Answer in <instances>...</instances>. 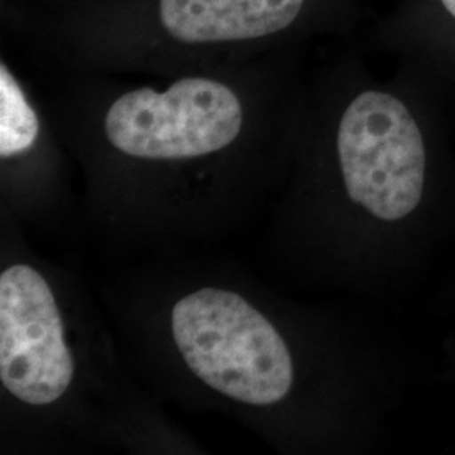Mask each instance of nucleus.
Wrapping results in <instances>:
<instances>
[{
	"instance_id": "obj_1",
	"label": "nucleus",
	"mask_w": 455,
	"mask_h": 455,
	"mask_svg": "<svg viewBox=\"0 0 455 455\" xmlns=\"http://www.w3.org/2000/svg\"><path fill=\"white\" fill-rule=\"evenodd\" d=\"M171 324L189 370L229 398L274 405L292 388V358L285 342L243 297L201 289L174 306Z\"/></svg>"
},
{
	"instance_id": "obj_2",
	"label": "nucleus",
	"mask_w": 455,
	"mask_h": 455,
	"mask_svg": "<svg viewBox=\"0 0 455 455\" xmlns=\"http://www.w3.org/2000/svg\"><path fill=\"white\" fill-rule=\"evenodd\" d=\"M304 7L306 0H107L83 11L73 39L182 51L265 44Z\"/></svg>"
},
{
	"instance_id": "obj_3",
	"label": "nucleus",
	"mask_w": 455,
	"mask_h": 455,
	"mask_svg": "<svg viewBox=\"0 0 455 455\" xmlns=\"http://www.w3.org/2000/svg\"><path fill=\"white\" fill-rule=\"evenodd\" d=\"M243 125L238 93L210 76H184L164 92L135 88L115 98L103 116L110 146L144 161L210 156L231 146Z\"/></svg>"
},
{
	"instance_id": "obj_4",
	"label": "nucleus",
	"mask_w": 455,
	"mask_h": 455,
	"mask_svg": "<svg viewBox=\"0 0 455 455\" xmlns=\"http://www.w3.org/2000/svg\"><path fill=\"white\" fill-rule=\"evenodd\" d=\"M349 197L385 221L413 212L423 195L425 146L407 107L388 93L364 92L342 114L338 132Z\"/></svg>"
},
{
	"instance_id": "obj_5",
	"label": "nucleus",
	"mask_w": 455,
	"mask_h": 455,
	"mask_svg": "<svg viewBox=\"0 0 455 455\" xmlns=\"http://www.w3.org/2000/svg\"><path fill=\"white\" fill-rule=\"evenodd\" d=\"M75 361L48 282L28 265L0 275V379L28 405H49L71 385Z\"/></svg>"
},
{
	"instance_id": "obj_6",
	"label": "nucleus",
	"mask_w": 455,
	"mask_h": 455,
	"mask_svg": "<svg viewBox=\"0 0 455 455\" xmlns=\"http://www.w3.org/2000/svg\"><path fill=\"white\" fill-rule=\"evenodd\" d=\"M39 120L11 68L0 63V157L11 159L33 148Z\"/></svg>"
},
{
	"instance_id": "obj_7",
	"label": "nucleus",
	"mask_w": 455,
	"mask_h": 455,
	"mask_svg": "<svg viewBox=\"0 0 455 455\" xmlns=\"http://www.w3.org/2000/svg\"><path fill=\"white\" fill-rule=\"evenodd\" d=\"M443 4V7L455 17V0H440Z\"/></svg>"
}]
</instances>
